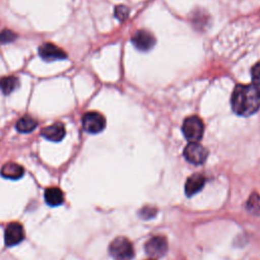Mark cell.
<instances>
[{"label": "cell", "instance_id": "cell-1", "mask_svg": "<svg viewBox=\"0 0 260 260\" xmlns=\"http://www.w3.org/2000/svg\"><path fill=\"white\" fill-rule=\"evenodd\" d=\"M233 111L243 117L255 114L260 108V89L255 84H238L231 98Z\"/></svg>", "mask_w": 260, "mask_h": 260}, {"label": "cell", "instance_id": "cell-2", "mask_svg": "<svg viewBox=\"0 0 260 260\" xmlns=\"http://www.w3.org/2000/svg\"><path fill=\"white\" fill-rule=\"evenodd\" d=\"M109 252L115 260H131L134 256V249L131 242L125 237H118L112 241Z\"/></svg>", "mask_w": 260, "mask_h": 260}, {"label": "cell", "instance_id": "cell-3", "mask_svg": "<svg viewBox=\"0 0 260 260\" xmlns=\"http://www.w3.org/2000/svg\"><path fill=\"white\" fill-rule=\"evenodd\" d=\"M182 131L188 141L197 142L203 136L204 124L199 117L191 116L184 120L182 125Z\"/></svg>", "mask_w": 260, "mask_h": 260}, {"label": "cell", "instance_id": "cell-4", "mask_svg": "<svg viewBox=\"0 0 260 260\" xmlns=\"http://www.w3.org/2000/svg\"><path fill=\"white\" fill-rule=\"evenodd\" d=\"M82 126L86 132L96 134L104 130L106 119L99 112H87L82 117Z\"/></svg>", "mask_w": 260, "mask_h": 260}, {"label": "cell", "instance_id": "cell-5", "mask_svg": "<svg viewBox=\"0 0 260 260\" xmlns=\"http://www.w3.org/2000/svg\"><path fill=\"white\" fill-rule=\"evenodd\" d=\"M208 155L207 149L198 142H189L184 149L185 158L194 165L203 164Z\"/></svg>", "mask_w": 260, "mask_h": 260}, {"label": "cell", "instance_id": "cell-6", "mask_svg": "<svg viewBox=\"0 0 260 260\" xmlns=\"http://www.w3.org/2000/svg\"><path fill=\"white\" fill-rule=\"evenodd\" d=\"M131 41L134 47L141 52H147L155 45V38L151 32L145 29L137 30L133 35Z\"/></svg>", "mask_w": 260, "mask_h": 260}, {"label": "cell", "instance_id": "cell-7", "mask_svg": "<svg viewBox=\"0 0 260 260\" xmlns=\"http://www.w3.org/2000/svg\"><path fill=\"white\" fill-rule=\"evenodd\" d=\"M146 253L153 258L161 257L168 251V242L162 236H154L145 244Z\"/></svg>", "mask_w": 260, "mask_h": 260}, {"label": "cell", "instance_id": "cell-8", "mask_svg": "<svg viewBox=\"0 0 260 260\" xmlns=\"http://www.w3.org/2000/svg\"><path fill=\"white\" fill-rule=\"evenodd\" d=\"M24 239V231L19 222H10L4 233V241L6 246L12 247L19 244Z\"/></svg>", "mask_w": 260, "mask_h": 260}, {"label": "cell", "instance_id": "cell-9", "mask_svg": "<svg viewBox=\"0 0 260 260\" xmlns=\"http://www.w3.org/2000/svg\"><path fill=\"white\" fill-rule=\"evenodd\" d=\"M39 55L43 60L48 61V62L63 60V59L67 58L66 52H64L61 48H59L51 43L43 44L39 48Z\"/></svg>", "mask_w": 260, "mask_h": 260}, {"label": "cell", "instance_id": "cell-10", "mask_svg": "<svg viewBox=\"0 0 260 260\" xmlns=\"http://www.w3.org/2000/svg\"><path fill=\"white\" fill-rule=\"evenodd\" d=\"M65 133H66L65 127L60 122L54 123L50 126H47V127L43 128L41 131V135L43 137H45L46 139L53 141V142L61 141L64 138Z\"/></svg>", "mask_w": 260, "mask_h": 260}, {"label": "cell", "instance_id": "cell-11", "mask_svg": "<svg viewBox=\"0 0 260 260\" xmlns=\"http://www.w3.org/2000/svg\"><path fill=\"white\" fill-rule=\"evenodd\" d=\"M205 183V178L201 174H194L190 176L185 184V192L188 196H192L202 189Z\"/></svg>", "mask_w": 260, "mask_h": 260}, {"label": "cell", "instance_id": "cell-12", "mask_svg": "<svg viewBox=\"0 0 260 260\" xmlns=\"http://www.w3.org/2000/svg\"><path fill=\"white\" fill-rule=\"evenodd\" d=\"M0 173H1V176L6 179L17 180L23 176L24 170L20 165L16 162H6L1 168Z\"/></svg>", "mask_w": 260, "mask_h": 260}, {"label": "cell", "instance_id": "cell-13", "mask_svg": "<svg viewBox=\"0 0 260 260\" xmlns=\"http://www.w3.org/2000/svg\"><path fill=\"white\" fill-rule=\"evenodd\" d=\"M45 201L50 206H58L63 203L64 196L63 192L58 187L47 188L44 194Z\"/></svg>", "mask_w": 260, "mask_h": 260}, {"label": "cell", "instance_id": "cell-14", "mask_svg": "<svg viewBox=\"0 0 260 260\" xmlns=\"http://www.w3.org/2000/svg\"><path fill=\"white\" fill-rule=\"evenodd\" d=\"M16 129L17 131L21 132V133H29L31 131H34L37 126H38V122L35 118H32L29 115H25L22 116L17 122H16Z\"/></svg>", "mask_w": 260, "mask_h": 260}, {"label": "cell", "instance_id": "cell-15", "mask_svg": "<svg viewBox=\"0 0 260 260\" xmlns=\"http://www.w3.org/2000/svg\"><path fill=\"white\" fill-rule=\"evenodd\" d=\"M18 78L15 76H5L0 79V88L4 94L11 93L18 86Z\"/></svg>", "mask_w": 260, "mask_h": 260}, {"label": "cell", "instance_id": "cell-16", "mask_svg": "<svg viewBox=\"0 0 260 260\" xmlns=\"http://www.w3.org/2000/svg\"><path fill=\"white\" fill-rule=\"evenodd\" d=\"M129 15V8L125 5H118L115 8V16L120 20L124 21Z\"/></svg>", "mask_w": 260, "mask_h": 260}, {"label": "cell", "instance_id": "cell-17", "mask_svg": "<svg viewBox=\"0 0 260 260\" xmlns=\"http://www.w3.org/2000/svg\"><path fill=\"white\" fill-rule=\"evenodd\" d=\"M15 38H16V35L10 29H4L0 32V42L2 44L10 43V42L14 41Z\"/></svg>", "mask_w": 260, "mask_h": 260}, {"label": "cell", "instance_id": "cell-18", "mask_svg": "<svg viewBox=\"0 0 260 260\" xmlns=\"http://www.w3.org/2000/svg\"><path fill=\"white\" fill-rule=\"evenodd\" d=\"M247 206L250 210H254V211L259 210L260 209V197L257 194H253L250 197V199L247 203Z\"/></svg>", "mask_w": 260, "mask_h": 260}, {"label": "cell", "instance_id": "cell-19", "mask_svg": "<svg viewBox=\"0 0 260 260\" xmlns=\"http://www.w3.org/2000/svg\"><path fill=\"white\" fill-rule=\"evenodd\" d=\"M251 76L252 80L255 85H260V62L256 63L251 70Z\"/></svg>", "mask_w": 260, "mask_h": 260}, {"label": "cell", "instance_id": "cell-20", "mask_svg": "<svg viewBox=\"0 0 260 260\" xmlns=\"http://www.w3.org/2000/svg\"><path fill=\"white\" fill-rule=\"evenodd\" d=\"M156 213V209L155 208H152L150 206H147V207H144L140 210V216L143 217V218H151L155 215Z\"/></svg>", "mask_w": 260, "mask_h": 260}, {"label": "cell", "instance_id": "cell-21", "mask_svg": "<svg viewBox=\"0 0 260 260\" xmlns=\"http://www.w3.org/2000/svg\"><path fill=\"white\" fill-rule=\"evenodd\" d=\"M149 260H150V259H149Z\"/></svg>", "mask_w": 260, "mask_h": 260}]
</instances>
